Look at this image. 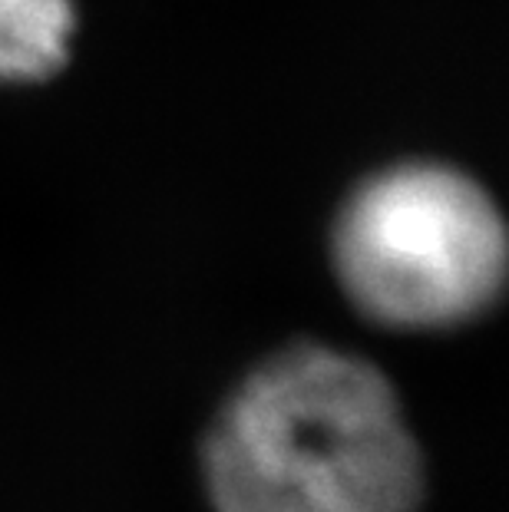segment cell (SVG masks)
<instances>
[{
	"mask_svg": "<svg viewBox=\"0 0 509 512\" xmlns=\"http://www.w3.org/2000/svg\"><path fill=\"white\" fill-rule=\"evenodd\" d=\"M202 479L215 512H420L427 496L391 380L324 344H291L235 387Z\"/></svg>",
	"mask_w": 509,
	"mask_h": 512,
	"instance_id": "1",
	"label": "cell"
},
{
	"mask_svg": "<svg viewBox=\"0 0 509 512\" xmlns=\"http://www.w3.org/2000/svg\"><path fill=\"white\" fill-rule=\"evenodd\" d=\"M331 261L364 318L397 331H447L496 304L509 271L490 192L443 162H397L348 195Z\"/></svg>",
	"mask_w": 509,
	"mask_h": 512,
	"instance_id": "2",
	"label": "cell"
},
{
	"mask_svg": "<svg viewBox=\"0 0 509 512\" xmlns=\"http://www.w3.org/2000/svg\"><path fill=\"white\" fill-rule=\"evenodd\" d=\"M73 0H0V83H43L70 60Z\"/></svg>",
	"mask_w": 509,
	"mask_h": 512,
	"instance_id": "3",
	"label": "cell"
}]
</instances>
